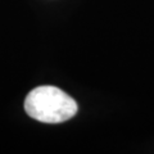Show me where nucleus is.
<instances>
[{
    "mask_svg": "<svg viewBox=\"0 0 154 154\" xmlns=\"http://www.w3.org/2000/svg\"><path fill=\"white\" fill-rule=\"evenodd\" d=\"M25 110L31 118L44 123H60L75 117V99L55 86H38L27 95Z\"/></svg>",
    "mask_w": 154,
    "mask_h": 154,
    "instance_id": "obj_1",
    "label": "nucleus"
}]
</instances>
